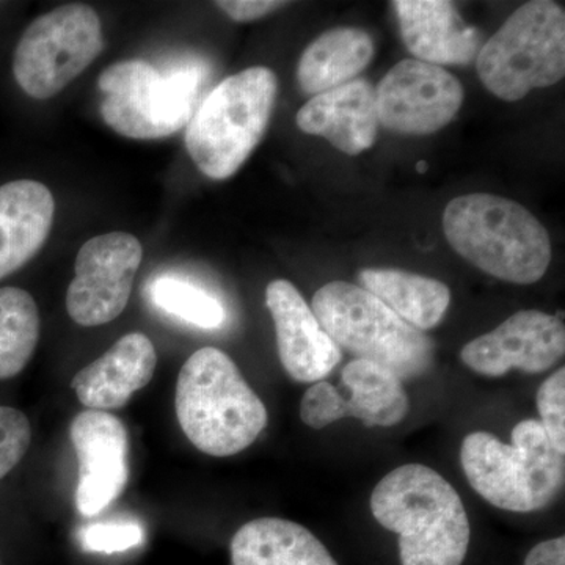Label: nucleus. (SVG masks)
I'll return each mask as SVG.
<instances>
[{
  "label": "nucleus",
  "mask_w": 565,
  "mask_h": 565,
  "mask_svg": "<svg viewBox=\"0 0 565 565\" xmlns=\"http://www.w3.org/2000/svg\"><path fill=\"white\" fill-rule=\"evenodd\" d=\"M371 512L399 535L403 565H462L470 520L455 487L422 463H407L375 486Z\"/></svg>",
  "instance_id": "1"
},
{
  "label": "nucleus",
  "mask_w": 565,
  "mask_h": 565,
  "mask_svg": "<svg viewBox=\"0 0 565 565\" xmlns=\"http://www.w3.org/2000/svg\"><path fill=\"white\" fill-rule=\"evenodd\" d=\"M182 433L212 457L239 455L266 429V405L221 349L193 353L178 374L174 396Z\"/></svg>",
  "instance_id": "2"
},
{
  "label": "nucleus",
  "mask_w": 565,
  "mask_h": 565,
  "mask_svg": "<svg viewBox=\"0 0 565 565\" xmlns=\"http://www.w3.org/2000/svg\"><path fill=\"white\" fill-rule=\"evenodd\" d=\"M444 230L462 258L498 280L533 285L552 262L545 226L525 206L504 196H457L446 204Z\"/></svg>",
  "instance_id": "3"
},
{
  "label": "nucleus",
  "mask_w": 565,
  "mask_h": 565,
  "mask_svg": "<svg viewBox=\"0 0 565 565\" xmlns=\"http://www.w3.org/2000/svg\"><path fill=\"white\" fill-rule=\"evenodd\" d=\"M460 463L471 489L503 511H541L564 487V455L539 419L516 424L511 445L484 430L468 434L460 446Z\"/></svg>",
  "instance_id": "4"
},
{
  "label": "nucleus",
  "mask_w": 565,
  "mask_h": 565,
  "mask_svg": "<svg viewBox=\"0 0 565 565\" xmlns=\"http://www.w3.org/2000/svg\"><path fill=\"white\" fill-rule=\"evenodd\" d=\"M277 95V76L266 66L223 79L193 111L185 132L200 172L211 180L232 178L266 134Z\"/></svg>",
  "instance_id": "5"
},
{
  "label": "nucleus",
  "mask_w": 565,
  "mask_h": 565,
  "mask_svg": "<svg viewBox=\"0 0 565 565\" xmlns=\"http://www.w3.org/2000/svg\"><path fill=\"white\" fill-rule=\"evenodd\" d=\"M311 310L338 349L355 360L379 364L401 381L433 366V340L360 285L327 282L316 291Z\"/></svg>",
  "instance_id": "6"
},
{
  "label": "nucleus",
  "mask_w": 565,
  "mask_h": 565,
  "mask_svg": "<svg viewBox=\"0 0 565 565\" xmlns=\"http://www.w3.org/2000/svg\"><path fill=\"white\" fill-rule=\"evenodd\" d=\"M479 79L503 102L525 98L534 88L565 76V13L550 0L516 9L476 57Z\"/></svg>",
  "instance_id": "7"
},
{
  "label": "nucleus",
  "mask_w": 565,
  "mask_h": 565,
  "mask_svg": "<svg viewBox=\"0 0 565 565\" xmlns=\"http://www.w3.org/2000/svg\"><path fill=\"white\" fill-rule=\"evenodd\" d=\"M203 77L195 65L162 74L145 61L114 63L98 79L103 120L128 139L173 136L191 121Z\"/></svg>",
  "instance_id": "8"
},
{
  "label": "nucleus",
  "mask_w": 565,
  "mask_h": 565,
  "mask_svg": "<svg viewBox=\"0 0 565 565\" xmlns=\"http://www.w3.org/2000/svg\"><path fill=\"white\" fill-rule=\"evenodd\" d=\"M104 50L98 13L85 3H68L36 18L13 55V76L33 99L58 95Z\"/></svg>",
  "instance_id": "9"
},
{
  "label": "nucleus",
  "mask_w": 565,
  "mask_h": 565,
  "mask_svg": "<svg viewBox=\"0 0 565 565\" xmlns=\"http://www.w3.org/2000/svg\"><path fill=\"white\" fill-rule=\"evenodd\" d=\"M141 258L143 247L129 233L99 234L82 245L66 292L70 318L82 327L115 321L129 302Z\"/></svg>",
  "instance_id": "10"
},
{
  "label": "nucleus",
  "mask_w": 565,
  "mask_h": 565,
  "mask_svg": "<svg viewBox=\"0 0 565 565\" xmlns=\"http://www.w3.org/2000/svg\"><path fill=\"white\" fill-rule=\"evenodd\" d=\"M379 122L404 136H429L451 122L463 103V87L444 66L405 58L379 87Z\"/></svg>",
  "instance_id": "11"
},
{
  "label": "nucleus",
  "mask_w": 565,
  "mask_h": 565,
  "mask_svg": "<svg viewBox=\"0 0 565 565\" xmlns=\"http://www.w3.org/2000/svg\"><path fill=\"white\" fill-rule=\"evenodd\" d=\"M565 353V329L559 316L539 310L519 311L492 332L475 338L460 351L465 366L486 377H503L511 370L541 374Z\"/></svg>",
  "instance_id": "12"
},
{
  "label": "nucleus",
  "mask_w": 565,
  "mask_h": 565,
  "mask_svg": "<svg viewBox=\"0 0 565 565\" xmlns=\"http://www.w3.org/2000/svg\"><path fill=\"white\" fill-rule=\"evenodd\" d=\"M70 437L79 460L77 511L98 515L128 484V430L109 412L85 411L71 423Z\"/></svg>",
  "instance_id": "13"
},
{
  "label": "nucleus",
  "mask_w": 565,
  "mask_h": 565,
  "mask_svg": "<svg viewBox=\"0 0 565 565\" xmlns=\"http://www.w3.org/2000/svg\"><path fill=\"white\" fill-rule=\"evenodd\" d=\"M266 305L275 323L278 355L289 377L316 384L332 373L343 352L322 329L296 286L288 280L270 281Z\"/></svg>",
  "instance_id": "14"
},
{
  "label": "nucleus",
  "mask_w": 565,
  "mask_h": 565,
  "mask_svg": "<svg viewBox=\"0 0 565 565\" xmlns=\"http://www.w3.org/2000/svg\"><path fill=\"white\" fill-rule=\"evenodd\" d=\"M411 408L403 381L379 364L352 360L341 374V388L327 384L322 394V418L327 426L356 418L367 427H392Z\"/></svg>",
  "instance_id": "15"
},
{
  "label": "nucleus",
  "mask_w": 565,
  "mask_h": 565,
  "mask_svg": "<svg viewBox=\"0 0 565 565\" xmlns=\"http://www.w3.org/2000/svg\"><path fill=\"white\" fill-rule=\"evenodd\" d=\"M296 122L305 134L359 156L373 147L381 125L375 88L366 79H355L316 95L297 111Z\"/></svg>",
  "instance_id": "16"
},
{
  "label": "nucleus",
  "mask_w": 565,
  "mask_h": 565,
  "mask_svg": "<svg viewBox=\"0 0 565 565\" xmlns=\"http://www.w3.org/2000/svg\"><path fill=\"white\" fill-rule=\"evenodd\" d=\"M158 353L147 334L132 332L74 375L71 388L88 411H118L150 384Z\"/></svg>",
  "instance_id": "17"
},
{
  "label": "nucleus",
  "mask_w": 565,
  "mask_h": 565,
  "mask_svg": "<svg viewBox=\"0 0 565 565\" xmlns=\"http://www.w3.org/2000/svg\"><path fill=\"white\" fill-rule=\"evenodd\" d=\"M401 35L416 61L430 65H470L481 51V35L465 24L446 0H396Z\"/></svg>",
  "instance_id": "18"
},
{
  "label": "nucleus",
  "mask_w": 565,
  "mask_h": 565,
  "mask_svg": "<svg viewBox=\"0 0 565 565\" xmlns=\"http://www.w3.org/2000/svg\"><path fill=\"white\" fill-rule=\"evenodd\" d=\"M54 215V195L43 182L18 180L0 185V280L41 250Z\"/></svg>",
  "instance_id": "19"
},
{
  "label": "nucleus",
  "mask_w": 565,
  "mask_h": 565,
  "mask_svg": "<svg viewBox=\"0 0 565 565\" xmlns=\"http://www.w3.org/2000/svg\"><path fill=\"white\" fill-rule=\"evenodd\" d=\"M230 550L233 565H338L311 531L274 516L245 523Z\"/></svg>",
  "instance_id": "20"
},
{
  "label": "nucleus",
  "mask_w": 565,
  "mask_h": 565,
  "mask_svg": "<svg viewBox=\"0 0 565 565\" xmlns=\"http://www.w3.org/2000/svg\"><path fill=\"white\" fill-rule=\"evenodd\" d=\"M373 57L370 33L356 28L332 29L303 51L297 65V84L305 95H321L355 81Z\"/></svg>",
  "instance_id": "21"
},
{
  "label": "nucleus",
  "mask_w": 565,
  "mask_h": 565,
  "mask_svg": "<svg viewBox=\"0 0 565 565\" xmlns=\"http://www.w3.org/2000/svg\"><path fill=\"white\" fill-rule=\"evenodd\" d=\"M360 286L414 329L433 330L444 321L451 291L445 282L401 269H363Z\"/></svg>",
  "instance_id": "22"
},
{
  "label": "nucleus",
  "mask_w": 565,
  "mask_h": 565,
  "mask_svg": "<svg viewBox=\"0 0 565 565\" xmlns=\"http://www.w3.org/2000/svg\"><path fill=\"white\" fill-rule=\"evenodd\" d=\"M40 340V313L28 291L0 288V381L17 377L31 362Z\"/></svg>",
  "instance_id": "23"
},
{
  "label": "nucleus",
  "mask_w": 565,
  "mask_h": 565,
  "mask_svg": "<svg viewBox=\"0 0 565 565\" xmlns=\"http://www.w3.org/2000/svg\"><path fill=\"white\" fill-rule=\"evenodd\" d=\"M151 300L166 313L200 329H218L225 322V308L221 300L178 278L163 277L152 282Z\"/></svg>",
  "instance_id": "24"
},
{
  "label": "nucleus",
  "mask_w": 565,
  "mask_h": 565,
  "mask_svg": "<svg viewBox=\"0 0 565 565\" xmlns=\"http://www.w3.org/2000/svg\"><path fill=\"white\" fill-rule=\"evenodd\" d=\"M539 415L550 441L557 451L565 455V367H559L556 373L539 388L537 397Z\"/></svg>",
  "instance_id": "25"
},
{
  "label": "nucleus",
  "mask_w": 565,
  "mask_h": 565,
  "mask_svg": "<svg viewBox=\"0 0 565 565\" xmlns=\"http://www.w3.org/2000/svg\"><path fill=\"white\" fill-rule=\"evenodd\" d=\"M32 427L28 416L11 407H0V479L28 455Z\"/></svg>",
  "instance_id": "26"
},
{
  "label": "nucleus",
  "mask_w": 565,
  "mask_h": 565,
  "mask_svg": "<svg viewBox=\"0 0 565 565\" xmlns=\"http://www.w3.org/2000/svg\"><path fill=\"white\" fill-rule=\"evenodd\" d=\"M81 542L88 552H128L143 542V530L136 523H98L82 531Z\"/></svg>",
  "instance_id": "27"
},
{
  "label": "nucleus",
  "mask_w": 565,
  "mask_h": 565,
  "mask_svg": "<svg viewBox=\"0 0 565 565\" xmlns=\"http://www.w3.org/2000/svg\"><path fill=\"white\" fill-rule=\"evenodd\" d=\"M215 6L225 11L233 21L250 22L288 6V2H278V0H221Z\"/></svg>",
  "instance_id": "28"
},
{
  "label": "nucleus",
  "mask_w": 565,
  "mask_h": 565,
  "mask_svg": "<svg viewBox=\"0 0 565 565\" xmlns=\"http://www.w3.org/2000/svg\"><path fill=\"white\" fill-rule=\"evenodd\" d=\"M525 565H565V537L541 542L527 553Z\"/></svg>",
  "instance_id": "29"
},
{
  "label": "nucleus",
  "mask_w": 565,
  "mask_h": 565,
  "mask_svg": "<svg viewBox=\"0 0 565 565\" xmlns=\"http://www.w3.org/2000/svg\"><path fill=\"white\" fill-rule=\"evenodd\" d=\"M416 172L426 173L427 172V163L424 161L416 163Z\"/></svg>",
  "instance_id": "30"
}]
</instances>
